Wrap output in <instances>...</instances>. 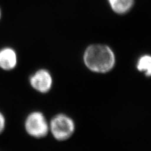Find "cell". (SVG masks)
Wrapping results in <instances>:
<instances>
[{
  "mask_svg": "<svg viewBox=\"0 0 151 151\" xmlns=\"http://www.w3.org/2000/svg\"><path fill=\"white\" fill-rule=\"evenodd\" d=\"M84 62L91 70L104 73L110 70L115 63L112 50L105 45H92L85 50Z\"/></svg>",
  "mask_w": 151,
  "mask_h": 151,
  "instance_id": "1",
  "label": "cell"
},
{
  "mask_svg": "<svg viewBox=\"0 0 151 151\" xmlns=\"http://www.w3.org/2000/svg\"><path fill=\"white\" fill-rule=\"evenodd\" d=\"M27 134L32 137L40 139L45 137L49 130V125L43 113L34 111L28 114L24 122Z\"/></svg>",
  "mask_w": 151,
  "mask_h": 151,
  "instance_id": "2",
  "label": "cell"
},
{
  "mask_svg": "<svg viewBox=\"0 0 151 151\" xmlns=\"http://www.w3.org/2000/svg\"><path fill=\"white\" fill-rule=\"evenodd\" d=\"M49 129L55 139L64 140L73 134L74 130V124L68 116L59 114L52 119Z\"/></svg>",
  "mask_w": 151,
  "mask_h": 151,
  "instance_id": "3",
  "label": "cell"
},
{
  "mask_svg": "<svg viewBox=\"0 0 151 151\" xmlns=\"http://www.w3.org/2000/svg\"><path fill=\"white\" fill-rule=\"evenodd\" d=\"M31 87L40 93L49 92L52 86V78L50 73L46 69L37 70L29 78Z\"/></svg>",
  "mask_w": 151,
  "mask_h": 151,
  "instance_id": "4",
  "label": "cell"
},
{
  "mask_svg": "<svg viewBox=\"0 0 151 151\" xmlns=\"http://www.w3.org/2000/svg\"><path fill=\"white\" fill-rule=\"evenodd\" d=\"M17 64L18 56L15 50L9 47L0 49V69L10 71L15 69Z\"/></svg>",
  "mask_w": 151,
  "mask_h": 151,
  "instance_id": "5",
  "label": "cell"
},
{
  "mask_svg": "<svg viewBox=\"0 0 151 151\" xmlns=\"http://www.w3.org/2000/svg\"><path fill=\"white\" fill-rule=\"evenodd\" d=\"M111 9L118 14L128 12L133 6L134 0H108Z\"/></svg>",
  "mask_w": 151,
  "mask_h": 151,
  "instance_id": "6",
  "label": "cell"
},
{
  "mask_svg": "<svg viewBox=\"0 0 151 151\" xmlns=\"http://www.w3.org/2000/svg\"><path fill=\"white\" fill-rule=\"evenodd\" d=\"M137 69L144 72L146 76H151V55H145L139 59L137 63Z\"/></svg>",
  "mask_w": 151,
  "mask_h": 151,
  "instance_id": "7",
  "label": "cell"
},
{
  "mask_svg": "<svg viewBox=\"0 0 151 151\" xmlns=\"http://www.w3.org/2000/svg\"><path fill=\"white\" fill-rule=\"evenodd\" d=\"M6 125V120L5 116L0 111V135L5 130Z\"/></svg>",
  "mask_w": 151,
  "mask_h": 151,
  "instance_id": "8",
  "label": "cell"
},
{
  "mask_svg": "<svg viewBox=\"0 0 151 151\" xmlns=\"http://www.w3.org/2000/svg\"><path fill=\"white\" fill-rule=\"evenodd\" d=\"M1 9H0V19H1Z\"/></svg>",
  "mask_w": 151,
  "mask_h": 151,
  "instance_id": "9",
  "label": "cell"
}]
</instances>
